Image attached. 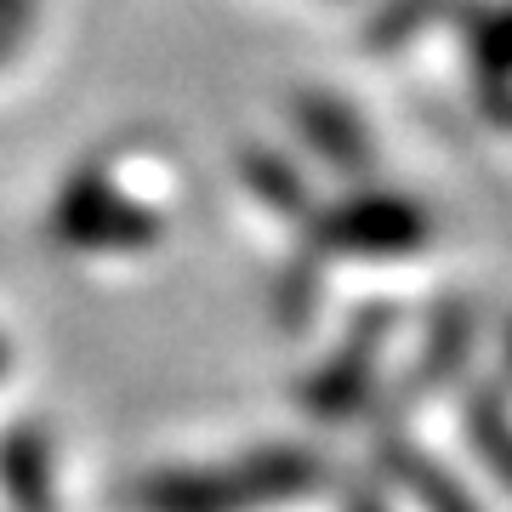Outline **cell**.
<instances>
[{"mask_svg": "<svg viewBox=\"0 0 512 512\" xmlns=\"http://www.w3.org/2000/svg\"><path fill=\"white\" fill-rule=\"evenodd\" d=\"M313 478V467L291 450H274V456H256L245 467H228V473H205V467H165V473H148L126 490L131 512H239L256 507V501H279V495L302 490Z\"/></svg>", "mask_w": 512, "mask_h": 512, "instance_id": "cell-1", "label": "cell"}, {"mask_svg": "<svg viewBox=\"0 0 512 512\" xmlns=\"http://www.w3.org/2000/svg\"><path fill=\"white\" fill-rule=\"evenodd\" d=\"M52 239L69 251H143L160 239V217L114 188L109 154H92L69 171L52 200Z\"/></svg>", "mask_w": 512, "mask_h": 512, "instance_id": "cell-2", "label": "cell"}, {"mask_svg": "<svg viewBox=\"0 0 512 512\" xmlns=\"http://www.w3.org/2000/svg\"><path fill=\"white\" fill-rule=\"evenodd\" d=\"M0 490L18 512H57V461L46 427L18 421L0 433Z\"/></svg>", "mask_w": 512, "mask_h": 512, "instance_id": "cell-3", "label": "cell"}, {"mask_svg": "<svg viewBox=\"0 0 512 512\" xmlns=\"http://www.w3.org/2000/svg\"><path fill=\"white\" fill-rule=\"evenodd\" d=\"M245 177L256 183V194H268L274 205H296V188H291V171L274 160V154H251L245 160Z\"/></svg>", "mask_w": 512, "mask_h": 512, "instance_id": "cell-4", "label": "cell"}, {"mask_svg": "<svg viewBox=\"0 0 512 512\" xmlns=\"http://www.w3.org/2000/svg\"><path fill=\"white\" fill-rule=\"evenodd\" d=\"M35 12H40V0H0V35L23 40V29L35 23Z\"/></svg>", "mask_w": 512, "mask_h": 512, "instance_id": "cell-5", "label": "cell"}, {"mask_svg": "<svg viewBox=\"0 0 512 512\" xmlns=\"http://www.w3.org/2000/svg\"><path fill=\"white\" fill-rule=\"evenodd\" d=\"M12 52H18V40H12V35H0V63H12Z\"/></svg>", "mask_w": 512, "mask_h": 512, "instance_id": "cell-6", "label": "cell"}, {"mask_svg": "<svg viewBox=\"0 0 512 512\" xmlns=\"http://www.w3.org/2000/svg\"><path fill=\"white\" fill-rule=\"evenodd\" d=\"M0 370H6V342H0Z\"/></svg>", "mask_w": 512, "mask_h": 512, "instance_id": "cell-7", "label": "cell"}]
</instances>
